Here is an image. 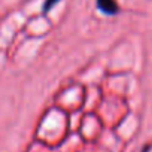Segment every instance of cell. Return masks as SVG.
Returning a JSON list of instances; mask_svg holds the SVG:
<instances>
[{
    "instance_id": "obj_2",
    "label": "cell",
    "mask_w": 152,
    "mask_h": 152,
    "mask_svg": "<svg viewBox=\"0 0 152 152\" xmlns=\"http://www.w3.org/2000/svg\"><path fill=\"white\" fill-rule=\"evenodd\" d=\"M61 0H45V3H43V8H42V12L43 14H46V12H49L57 3H60Z\"/></svg>"
},
{
    "instance_id": "obj_1",
    "label": "cell",
    "mask_w": 152,
    "mask_h": 152,
    "mask_svg": "<svg viewBox=\"0 0 152 152\" xmlns=\"http://www.w3.org/2000/svg\"><path fill=\"white\" fill-rule=\"evenodd\" d=\"M97 9L104 15H116L119 12V6L115 0H96Z\"/></svg>"
}]
</instances>
